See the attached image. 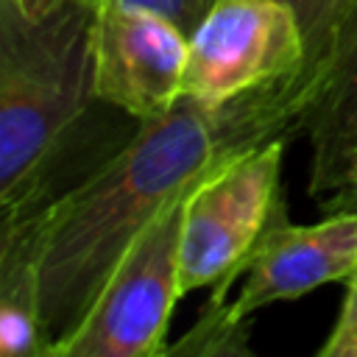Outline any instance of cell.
<instances>
[{
    "instance_id": "277c9868",
    "label": "cell",
    "mask_w": 357,
    "mask_h": 357,
    "mask_svg": "<svg viewBox=\"0 0 357 357\" xmlns=\"http://www.w3.org/2000/svg\"><path fill=\"white\" fill-rule=\"evenodd\" d=\"M290 137L257 145L204 176L184 201L178 290L212 287L245 273V259L282 198V156Z\"/></svg>"
},
{
    "instance_id": "4fadbf2b",
    "label": "cell",
    "mask_w": 357,
    "mask_h": 357,
    "mask_svg": "<svg viewBox=\"0 0 357 357\" xmlns=\"http://www.w3.org/2000/svg\"><path fill=\"white\" fill-rule=\"evenodd\" d=\"M318 357H357V271L346 279V296L340 315L318 349Z\"/></svg>"
},
{
    "instance_id": "5b68a950",
    "label": "cell",
    "mask_w": 357,
    "mask_h": 357,
    "mask_svg": "<svg viewBox=\"0 0 357 357\" xmlns=\"http://www.w3.org/2000/svg\"><path fill=\"white\" fill-rule=\"evenodd\" d=\"M307 70L296 11L282 0H215L190 33L184 95L206 106Z\"/></svg>"
},
{
    "instance_id": "5bb4252c",
    "label": "cell",
    "mask_w": 357,
    "mask_h": 357,
    "mask_svg": "<svg viewBox=\"0 0 357 357\" xmlns=\"http://www.w3.org/2000/svg\"><path fill=\"white\" fill-rule=\"evenodd\" d=\"M25 14H31V17H39V14H45V11H50V8H56L59 3H64V0H14Z\"/></svg>"
},
{
    "instance_id": "52a82bcc",
    "label": "cell",
    "mask_w": 357,
    "mask_h": 357,
    "mask_svg": "<svg viewBox=\"0 0 357 357\" xmlns=\"http://www.w3.org/2000/svg\"><path fill=\"white\" fill-rule=\"evenodd\" d=\"M357 271V206L332 209L321 223H290L279 198L268 229L245 259V282L229 301L234 321L276 301H293Z\"/></svg>"
},
{
    "instance_id": "8992f818",
    "label": "cell",
    "mask_w": 357,
    "mask_h": 357,
    "mask_svg": "<svg viewBox=\"0 0 357 357\" xmlns=\"http://www.w3.org/2000/svg\"><path fill=\"white\" fill-rule=\"evenodd\" d=\"M190 36L162 14L126 6H95V95L139 123L162 117L184 98Z\"/></svg>"
},
{
    "instance_id": "6da1fadb",
    "label": "cell",
    "mask_w": 357,
    "mask_h": 357,
    "mask_svg": "<svg viewBox=\"0 0 357 357\" xmlns=\"http://www.w3.org/2000/svg\"><path fill=\"white\" fill-rule=\"evenodd\" d=\"M315 78L318 70L307 67L220 106L184 95L162 117L139 123L126 145L42 215L17 223L33 237L50 357L78 329L120 257L153 218L223 162L301 131Z\"/></svg>"
},
{
    "instance_id": "9c48e42d",
    "label": "cell",
    "mask_w": 357,
    "mask_h": 357,
    "mask_svg": "<svg viewBox=\"0 0 357 357\" xmlns=\"http://www.w3.org/2000/svg\"><path fill=\"white\" fill-rule=\"evenodd\" d=\"M0 351L6 357H50L39 312L33 237L25 226L0 234Z\"/></svg>"
},
{
    "instance_id": "7a4b0ae2",
    "label": "cell",
    "mask_w": 357,
    "mask_h": 357,
    "mask_svg": "<svg viewBox=\"0 0 357 357\" xmlns=\"http://www.w3.org/2000/svg\"><path fill=\"white\" fill-rule=\"evenodd\" d=\"M92 20L86 0L31 17L0 0V209L28 223L117 148L95 142ZM126 145V142H123Z\"/></svg>"
},
{
    "instance_id": "30bf717a",
    "label": "cell",
    "mask_w": 357,
    "mask_h": 357,
    "mask_svg": "<svg viewBox=\"0 0 357 357\" xmlns=\"http://www.w3.org/2000/svg\"><path fill=\"white\" fill-rule=\"evenodd\" d=\"M251 321H234L229 310L226 290H212L206 304L201 307L195 324L187 329L181 340L165 346V354H190V357H248V335Z\"/></svg>"
},
{
    "instance_id": "7c38bea8",
    "label": "cell",
    "mask_w": 357,
    "mask_h": 357,
    "mask_svg": "<svg viewBox=\"0 0 357 357\" xmlns=\"http://www.w3.org/2000/svg\"><path fill=\"white\" fill-rule=\"evenodd\" d=\"M95 6H126V8H145L153 14H162L173 25H178L187 36L198 28V22L206 17V11L215 6V0H86Z\"/></svg>"
},
{
    "instance_id": "8fae6325",
    "label": "cell",
    "mask_w": 357,
    "mask_h": 357,
    "mask_svg": "<svg viewBox=\"0 0 357 357\" xmlns=\"http://www.w3.org/2000/svg\"><path fill=\"white\" fill-rule=\"evenodd\" d=\"M287 3L301 25L304 47H307V67H318L332 45V36L349 11L351 0H282Z\"/></svg>"
},
{
    "instance_id": "3957f363",
    "label": "cell",
    "mask_w": 357,
    "mask_h": 357,
    "mask_svg": "<svg viewBox=\"0 0 357 357\" xmlns=\"http://www.w3.org/2000/svg\"><path fill=\"white\" fill-rule=\"evenodd\" d=\"M190 195V192H187ZM176 198L120 257L78 329L53 357H156L178 290V248L184 201Z\"/></svg>"
},
{
    "instance_id": "ba28073f",
    "label": "cell",
    "mask_w": 357,
    "mask_h": 357,
    "mask_svg": "<svg viewBox=\"0 0 357 357\" xmlns=\"http://www.w3.org/2000/svg\"><path fill=\"white\" fill-rule=\"evenodd\" d=\"M315 70L301 134L310 145V192L332 201L357 181V0Z\"/></svg>"
}]
</instances>
